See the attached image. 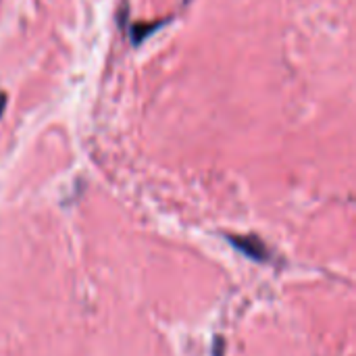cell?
Wrapping results in <instances>:
<instances>
[{
    "mask_svg": "<svg viewBox=\"0 0 356 356\" xmlns=\"http://www.w3.org/2000/svg\"><path fill=\"white\" fill-rule=\"evenodd\" d=\"M6 100H8V98H6V94H0V115H2V113H4V108H6Z\"/></svg>",
    "mask_w": 356,
    "mask_h": 356,
    "instance_id": "cell-1",
    "label": "cell"
}]
</instances>
